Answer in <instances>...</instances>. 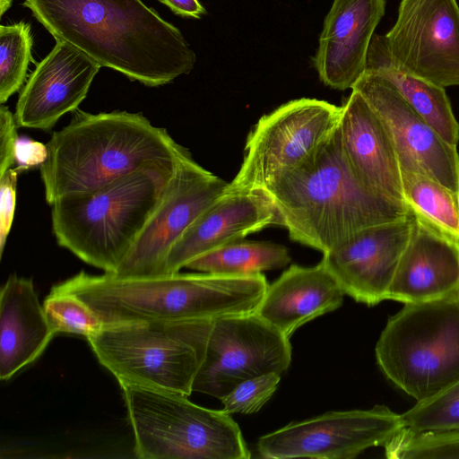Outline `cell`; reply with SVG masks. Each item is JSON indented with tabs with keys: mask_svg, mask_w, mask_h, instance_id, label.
<instances>
[{
	"mask_svg": "<svg viewBox=\"0 0 459 459\" xmlns=\"http://www.w3.org/2000/svg\"><path fill=\"white\" fill-rule=\"evenodd\" d=\"M290 362V338L255 312L218 317L212 321L193 392L221 400L247 379L281 375Z\"/></svg>",
	"mask_w": 459,
	"mask_h": 459,
	"instance_id": "cell-10",
	"label": "cell"
},
{
	"mask_svg": "<svg viewBox=\"0 0 459 459\" xmlns=\"http://www.w3.org/2000/svg\"><path fill=\"white\" fill-rule=\"evenodd\" d=\"M403 428L402 415L384 405L328 411L262 436L257 452L265 459H351L384 446Z\"/></svg>",
	"mask_w": 459,
	"mask_h": 459,
	"instance_id": "cell-12",
	"label": "cell"
},
{
	"mask_svg": "<svg viewBox=\"0 0 459 459\" xmlns=\"http://www.w3.org/2000/svg\"><path fill=\"white\" fill-rule=\"evenodd\" d=\"M339 131L344 156L360 182L384 197L405 204L392 138L379 117L355 90L342 107Z\"/></svg>",
	"mask_w": 459,
	"mask_h": 459,
	"instance_id": "cell-19",
	"label": "cell"
},
{
	"mask_svg": "<svg viewBox=\"0 0 459 459\" xmlns=\"http://www.w3.org/2000/svg\"><path fill=\"white\" fill-rule=\"evenodd\" d=\"M401 415L404 427L413 430L459 429V381Z\"/></svg>",
	"mask_w": 459,
	"mask_h": 459,
	"instance_id": "cell-29",
	"label": "cell"
},
{
	"mask_svg": "<svg viewBox=\"0 0 459 459\" xmlns=\"http://www.w3.org/2000/svg\"><path fill=\"white\" fill-rule=\"evenodd\" d=\"M212 321L109 325L87 340L120 387L142 386L189 396L205 357Z\"/></svg>",
	"mask_w": 459,
	"mask_h": 459,
	"instance_id": "cell-6",
	"label": "cell"
},
{
	"mask_svg": "<svg viewBox=\"0 0 459 459\" xmlns=\"http://www.w3.org/2000/svg\"><path fill=\"white\" fill-rule=\"evenodd\" d=\"M19 170L13 167L0 175V255L9 236L16 207V186Z\"/></svg>",
	"mask_w": 459,
	"mask_h": 459,
	"instance_id": "cell-31",
	"label": "cell"
},
{
	"mask_svg": "<svg viewBox=\"0 0 459 459\" xmlns=\"http://www.w3.org/2000/svg\"><path fill=\"white\" fill-rule=\"evenodd\" d=\"M383 39L392 58L411 74L444 88L459 85L457 0H402Z\"/></svg>",
	"mask_w": 459,
	"mask_h": 459,
	"instance_id": "cell-13",
	"label": "cell"
},
{
	"mask_svg": "<svg viewBox=\"0 0 459 459\" xmlns=\"http://www.w3.org/2000/svg\"><path fill=\"white\" fill-rule=\"evenodd\" d=\"M385 0H333L319 37L314 65L327 86L352 88L364 74L374 31Z\"/></svg>",
	"mask_w": 459,
	"mask_h": 459,
	"instance_id": "cell-17",
	"label": "cell"
},
{
	"mask_svg": "<svg viewBox=\"0 0 459 459\" xmlns=\"http://www.w3.org/2000/svg\"><path fill=\"white\" fill-rule=\"evenodd\" d=\"M17 124L14 114L4 104L0 107V175L15 164Z\"/></svg>",
	"mask_w": 459,
	"mask_h": 459,
	"instance_id": "cell-32",
	"label": "cell"
},
{
	"mask_svg": "<svg viewBox=\"0 0 459 459\" xmlns=\"http://www.w3.org/2000/svg\"><path fill=\"white\" fill-rule=\"evenodd\" d=\"M32 36L29 23L0 26V103L18 91L31 60Z\"/></svg>",
	"mask_w": 459,
	"mask_h": 459,
	"instance_id": "cell-26",
	"label": "cell"
},
{
	"mask_svg": "<svg viewBox=\"0 0 459 459\" xmlns=\"http://www.w3.org/2000/svg\"><path fill=\"white\" fill-rule=\"evenodd\" d=\"M227 182L186 152L169 180L154 212L114 275L166 274L169 254L192 223L225 191Z\"/></svg>",
	"mask_w": 459,
	"mask_h": 459,
	"instance_id": "cell-11",
	"label": "cell"
},
{
	"mask_svg": "<svg viewBox=\"0 0 459 459\" xmlns=\"http://www.w3.org/2000/svg\"><path fill=\"white\" fill-rule=\"evenodd\" d=\"M100 67L82 51L56 40L20 92L17 126L51 129L62 116L78 108Z\"/></svg>",
	"mask_w": 459,
	"mask_h": 459,
	"instance_id": "cell-16",
	"label": "cell"
},
{
	"mask_svg": "<svg viewBox=\"0 0 459 459\" xmlns=\"http://www.w3.org/2000/svg\"><path fill=\"white\" fill-rule=\"evenodd\" d=\"M375 354L386 378L416 402L459 381V289L404 304L387 320Z\"/></svg>",
	"mask_w": 459,
	"mask_h": 459,
	"instance_id": "cell-7",
	"label": "cell"
},
{
	"mask_svg": "<svg viewBox=\"0 0 459 459\" xmlns=\"http://www.w3.org/2000/svg\"><path fill=\"white\" fill-rule=\"evenodd\" d=\"M54 336L32 280L11 275L0 291V379L34 362Z\"/></svg>",
	"mask_w": 459,
	"mask_h": 459,
	"instance_id": "cell-22",
	"label": "cell"
},
{
	"mask_svg": "<svg viewBox=\"0 0 459 459\" xmlns=\"http://www.w3.org/2000/svg\"><path fill=\"white\" fill-rule=\"evenodd\" d=\"M176 167L142 169L92 191L58 198L51 204L57 243L88 264L115 273Z\"/></svg>",
	"mask_w": 459,
	"mask_h": 459,
	"instance_id": "cell-5",
	"label": "cell"
},
{
	"mask_svg": "<svg viewBox=\"0 0 459 459\" xmlns=\"http://www.w3.org/2000/svg\"><path fill=\"white\" fill-rule=\"evenodd\" d=\"M291 257L284 246L269 241H235L189 262L185 268L222 275H253L282 268Z\"/></svg>",
	"mask_w": 459,
	"mask_h": 459,
	"instance_id": "cell-25",
	"label": "cell"
},
{
	"mask_svg": "<svg viewBox=\"0 0 459 459\" xmlns=\"http://www.w3.org/2000/svg\"><path fill=\"white\" fill-rule=\"evenodd\" d=\"M134 451L142 459H248L241 430L229 413L199 406L179 393L121 387Z\"/></svg>",
	"mask_w": 459,
	"mask_h": 459,
	"instance_id": "cell-8",
	"label": "cell"
},
{
	"mask_svg": "<svg viewBox=\"0 0 459 459\" xmlns=\"http://www.w3.org/2000/svg\"><path fill=\"white\" fill-rule=\"evenodd\" d=\"M457 289L459 240L413 215L411 236L386 299L403 304L425 302Z\"/></svg>",
	"mask_w": 459,
	"mask_h": 459,
	"instance_id": "cell-20",
	"label": "cell"
},
{
	"mask_svg": "<svg viewBox=\"0 0 459 459\" xmlns=\"http://www.w3.org/2000/svg\"><path fill=\"white\" fill-rule=\"evenodd\" d=\"M379 117L397 152L401 169L419 168L459 193V153L380 75L365 71L352 86Z\"/></svg>",
	"mask_w": 459,
	"mask_h": 459,
	"instance_id": "cell-14",
	"label": "cell"
},
{
	"mask_svg": "<svg viewBox=\"0 0 459 459\" xmlns=\"http://www.w3.org/2000/svg\"><path fill=\"white\" fill-rule=\"evenodd\" d=\"M176 14L183 17L201 18L205 13L199 0H159Z\"/></svg>",
	"mask_w": 459,
	"mask_h": 459,
	"instance_id": "cell-34",
	"label": "cell"
},
{
	"mask_svg": "<svg viewBox=\"0 0 459 459\" xmlns=\"http://www.w3.org/2000/svg\"><path fill=\"white\" fill-rule=\"evenodd\" d=\"M272 225L281 226L271 202L259 192H227L210 205L172 247L166 274L208 252Z\"/></svg>",
	"mask_w": 459,
	"mask_h": 459,
	"instance_id": "cell-18",
	"label": "cell"
},
{
	"mask_svg": "<svg viewBox=\"0 0 459 459\" xmlns=\"http://www.w3.org/2000/svg\"><path fill=\"white\" fill-rule=\"evenodd\" d=\"M46 143L39 168L47 202L92 191L136 170L175 168L188 151L142 113L75 109Z\"/></svg>",
	"mask_w": 459,
	"mask_h": 459,
	"instance_id": "cell-3",
	"label": "cell"
},
{
	"mask_svg": "<svg viewBox=\"0 0 459 459\" xmlns=\"http://www.w3.org/2000/svg\"><path fill=\"white\" fill-rule=\"evenodd\" d=\"M15 168L19 172L40 168L48 159L47 144L27 137H18L15 153Z\"/></svg>",
	"mask_w": 459,
	"mask_h": 459,
	"instance_id": "cell-33",
	"label": "cell"
},
{
	"mask_svg": "<svg viewBox=\"0 0 459 459\" xmlns=\"http://www.w3.org/2000/svg\"><path fill=\"white\" fill-rule=\"evenodd\" d=\"M389 459H459V429L403 428L385 446Z\"/></svg>",
	"mask_w": 459,
	"mask_h": 459,
	"instance_id": "cell-27",
	"label": "cell"
},
{
	"mask_svg": "<svg viewBox=\"0 0 459 459\" xmlns=\"http://www.w3.org/2000/svg\"><path fill=\"white\" fill-rule=\"evenodd\" d=\"M56 40L149 87L189 74L196 57L180 30L141 0H24Z\"/></svg>",
	"mask_w": 459,
	"mask_h": 459,
	"instance_id": "cell-1",
	"label": "cell"
},
{
	"mask_svg": "<svg viewBox=\"0 0 459 459\" xmlns=\"http://www.w3.org/2000/svg\"><path fill=\"white\" fill-rule=\"evenodd\" d=\"M263 273H209L119 277L81 272L52 288L82 300L103 325L215 319L256 311L268 287Z\"/></svg>",
	"mask_w": 459,
	"mask_h": 459,
	"instance_id": "cell-4",
	"label": "cell"
},
{
	"mask_svg": "<svg viewBox=\"0 0 459 459\" xmlns=\"http://www.w3.org/2000/svg\"><path fill=\"white\" fill-rule=\"evenodd\" d=\"M281 375L272 372L241 382L221 401L225 412L250 414L258 411L276 391Z\"/></svg>",
	"mask_w": 459,
	"mask_h": 459,
	"instance_id": "cell-30",
	"label": "cell"
},
{
	"mask_svg": "<svg viewBox=\"0 0 459 459\" xmlns=\"http://www.w3.org/2000/svg\"><path fill=\"white\" fill-rule=\"evenodd\" d=\"M411 216L359 232L323 254L322 261L344 294L375 306L386 299L401 255L412 229Z\"/></svg>",
	"mask_w": 459,
	"mask_h": 459,
	"instance_id": "cell-15",
	"label": "cell"
},
{
	"mask_svg": "<svg viewBox=\"0 0 459 459\" xmlns=\"http://www.w3.org/2000/svg\"><path fill=\"white\" fill-rule=\"evenodd\" d=\"M43 307L55 334L65 333L89 338L104 326L98 316L72 293L52 288Z\"/></svg>",
	"mask_w": 459,
	"mask_h": 459,
	"instance_id": "cell-28",
	"label": "cell"
},
{
	"mask_svg": "<svg viewBox=\"0 0 459 459\" xmlns=\"http://www.w3.org/2000/svg\"><path fill=\"white\" fill-rule=\"evenodd\" d=\"M258 192L271 202L292 240L323 254L364 230L411 215L405 204L371 191L356 177L342 148L339 125Z\"/></svg>",
	"mask_w": 459,
	"mask_h": 459,
	"instance_id": "cell-2",
	"label": "cell"
},
{
	"mask_svg": "<svg viewBox=\"0 0 459 459\" xmlns=\"http://www.w3.org/2000/svg\"><path fill=\"white\" fill-rule=\"evenodd\" d=\"M342 107L302 98L263 116L250 131L227 192H258L316 149L338 126Z\"/></svg>",
	"mask_w": 459,
	"mask_h": 459,
	"instance_id": "cell-9",
	"label": "cell"
},
{
	"mask_svg": "<svg viewBox=\"0 0 459 459\" xmlns=\"http://www.w3.org/2000/svg\"><path fill=\"white\" fill-rule=\"evenodd\" d=\"M404 202L411 212L459 240V193L419 168L401 169Z\"/></svg>",
	"mask_w": 459,
	"mask_h": 459,
	"instance_id": "cell-24",
	"label": "cell"
},
{
	"mask_svg": "<svg viewBox=\"0 0 459 459\" xmlns=\"http://www.w3.org/2000/svg\"><path fill=\"white\" fill-rule=\"evenodd\" d=\"M365 71L386 80L432 128L447 143L459 142V124L444 87L420 78L398 65L389 54L381 35L372 38Z\"/></svg>",
	"mask_w": 459,
	"mask_h": 459,
	"instance_id": "cell-23",
	"label": "cell"
},
{
	"mask_svg": "<svg viewBox=\"0 0 459 459\" xmlns=\"http://www.w3.org/2000/svg\"><path fill=\"white\" fill-rule=\"evenodd\" d=\"M12 4V0H0V15L3 16Z\"/></svg>",
	"mask_w": 459,
	"mask_h": 459,
	"instance_id": "cell-35",
	"label": "cell"
},
{
	"mask_svg": "<svg viewBox=\"0 0 459 459\" xmlns=\"http://www.w3.org/2000/svg\"><path fill=\"white\" fill-rule=\"evenodd\" d=\"M343 295L322 260L312 267L293 264L268 285L255 313L290 338L301 325L340 307Z\"/></svg>",
	"mask_w": 459,
	"mask_h": 459,
	"instance_id": "cell-21",
	"label": "cell"
}]
</instances>
